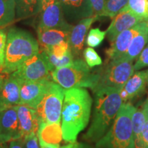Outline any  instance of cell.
<instances>
[{
  "instance_id": "cell-30",
  "label": "cell",
  "mask_w": 148,
  "mask_h": 148,
  "mask_svg": "<svg viewBox=\"0 0 148 148\" xmlns=\"http://www.w3.org/2000/svg\"><path fill=\"white\" fill-rule=\"evenodd\" d=\"M84 61L90 68L99 66L102 64V60L92 47H86L83 51Z\"/></svg>"
},
{
  "instance_id": "cell-6",
  "label": "cell",
  "mask_w": 148,
  "mask_h": 148,
  "mask_svg": "<svg viewBox=\"0 0 148 148\" xmlns=\"http://www.w3.org/2000/svg\"><path fill=\"white\" fill-rule=\"evenodd\" d=\"M108 62V64L101 68L100 78L93 92L103 88L121 90L134 73L132 61L116 60Z\"/></svg>"
},
{
  "instance_id": "cell-44",
  "label": "cell",
  "mask_w": 148,
  "mask_h": 148,
  "mask_svg": "<svg viewBox=\"0 0 148 148\" xmlns=\"http://www.w3.org/2000/svg\"><path fill=\"white\" fill-rule=\"evenodd\" d=\"M147 84H148V73H147Z\"/></svg>"
},
{
  "instance_id": "cell-36",
  "label": "cell",
  "mask_w": 148,
  "mask_h": 148,
  "mask_svg": "<svg viewBox=\"0 0 148 148\" xmlns=\"http://www.w3.org/2000/svg\"><path fill=\"white\" fill-rule=\"evenodd\" d=\"M9 148H25V140L23 138L11 141Z\"/></svg>"
},
{
  "instance_id": "cell-24",
  "label": "cell",
  "mask_w": 148,
  "mask_h": 148,
  "mask_svg": "<svg viewBox=\"0 0 148 148\" xmlns=\"http://www.w3.org/2000/svg\"><path fill=\"white\" fill-rule=\"evenodd\" d=\"M15 0H0V26L11 23L16 16Z\"/></svg>"
},
{
  "instance_id": "cell-26",
  "label": "cell",
  "mask_w": 148,
  "mask_h": 148,
  "mask_svg": "<svg viewBox=\"0 0 148 148\" xmlns=\"http://www.w3.org/2000/svg\"><path fill=\"white\" fill-rule=\"evenodd\" d=\"M129 0H105L103 16L114 18L128 3Z\"/></svg>"
},
{
  "instance_id": "cell-29",
  "label": "cell",
  "mask_w": 148,
  "mask_h": 148,
  "mask_svg": "<svg viewBox=\"0 0 148 148\" xmlns=\"http://www.w3.org/2000/svg\"><path fill=\"white\" fill-rule=\"evenodd\" d=\"M43 50L46 52L51 53L57 58H61L64 56H65L71 49H70L69 40H66V41L61 42L56 45L45 47Z\"/></svg>"
},
{
  "instance_id": "cell-4",
  "label": "cell",
  "mask_w": 148,
  "mask_h": 148,
  "mask_svg": "<svg viewBox=\"0 0 148 148\" xmlns=\"http://www.w3.org/2000/svg\"><path fill=\"white\" fill-rule=\"evenodd\" d=\"M101 68L91 71L84 60L78 58L69 65L51 72L53 82L64 89L75 88H90L93 90L97 86L101 75Z\"/></svg>"
},
{
  "instance_id": "cell-22",
  "label": "cell",
  "mask_w": 148,
  "mask_h": 148,
  "mask_svg": "<svg viewBox=\"0 0 148 148\" xmlns=\"http://www.w3.org/2000/svg\"><path fill=\"white\" fill-rule=\"evenodd\" d=\"M146 121L145 115L142 108V104L135 108L132 118V125L134 140L136 148H143L142 133Z\"/></svg>"
},
{
  "instance_id": "cell-31",
  "label": "cell",
  "mask_w": 148,
  "mask_h": 148,
  "mask_svg": "<svg viewBox=\"0 0 148 148\" xmlns=\"http://www.w3.org/2000/svg\"><path fill=\"white\" fill-rule=\"evenodd\" d=\"M148 66V43L144 47L141 52L138 56L136 63L134 64V71H139Z\"/></svg>"
},
{
  "instance_id": "cell-20",
  "label": "cell",
  "mask_w": 148,
  "mask_h": 148,
  "mask_svg": "<svg viewBox=\"0 0 148 148\" xmlns=\"http://www.w3.org/2000/svg\"><path fill=\"white\" fill-rule=\"evenodd\" d=\"M71 30L62 29H38V41L43 47L52 46L62 41L69 40Z\"/></svg>"
},
{
  "instance_id": "cell-14",
  "label": "cell",
  "mask_w": 148,
  "mask_h": 148,
  "mask_svg": "<svg viewBox=\"0 0 148 148\" xmlns=\"http://www.w3.org/2000/svg\"><path fill=\"white\" fill-rule=\"evenodd\" d=\"M22 84L21 81L12 74L5 79L0 90V112L19 104Z\"/></svg>"
},
{
  "instance_id": "cell-33",
  "label": "cell",
  "mask_w": 148,
  "mask_h": 148,
  "mask_svg": "<svg viewBox=\"0 0 148 148\" xmlns=\"http://www.w3.org/2000/svg\"><path fill=\"white\" fill-rule=\"evenodd\" d=\"M91 5L94 16H103V9H104L105 0H88Z\"/></svg>"
},
{
  "instance_id": "cell-10",
  "label": "cell",
  "mask_w": 148,
  "mask_h": 148,
  "mask_svg": "<svg viewBox=\"0 0 148 148\" xmlns=\"http://www.w3.org/2000/svg\"><path fill=\"white\" fill-rule=\"evenodd\" d=\"M52 81L49 78L22 84L20 92L19 104L25 105L33 109L37 108L42 99L47 92Z\"/></svg>"
},
{
  "instance_id": "cell-42",
  "label": "cell",
  "mask_w": 148,
  "mask_h": 148,
  "mask_svg": "<svg viewBox=\"0 0 148 148\" xmlns=\"http://www.w3.org/2000/svg\"><path fill=\"white\" fill-rule=\"evenodd\" d=\"M0 148H6V146L4 145V143H0Z\"/></svg>"
},
{
  "instance_id": "cell-17",
  "label": "cell",
  "mask_w": 148,
  "mask_h": 148,
  "mask_svg": "<svg viewBox=\"0 0 148 148\" xmlns=\"http://www.w3.org/2000/svg\"><path fill=\"white\" fill-rule=\"evenodd\" d=\"M64 16L71 21H80L93 16L91 5L88 0H60Z\"/></svg>"
},
{
  "instance_id": "cell-43",
  "label": "cell",
  "mask_w": 148,
  "mask_h": 148,
  "mask_svg": "<svg viewBox=\"0 0 148 148\" xmlns=\"http://www.w3.org/2000/svg\"><path fill=\"white\" fill-rule=\"evenodd\" d=\"M68 147H69V145H66L62 146L60 148H68Z\"/></svg>"
},
{
  "instance_id": "cell-37",
  "label": "cell",
  "mask_w": 148,
  "mask_h": 148,
  "mask_svg": "<svg viewBox=\"0 0 148 148\" xmlns=\"http://www.w3.org/2000/svg\"><path fill=\"white\" fill-rule=\"evenodd\" d=\"M142 108H143L144 114L145 115V118L148 119V97L146 99V100L143 103V104H142Z\"/></svg>"
},
{
  "instance_id": "cell-28",
  "label": "cell",
  "mask_w": 148,
  "mask_h": 148,
  "mask_svg": "<svg viewBox=\"0 0 148 148\" xmlns=\"http://www.w3.org/2000/svg\"><path fill=\"white\" fill-rule=\"evenodd\" d=\"M45 52L47 56L49 62H50L51 65L53 67V70L58 69V68L60 67H63V66L69 65V64H71L72 62H73V60H75L71 50L61 58H57L56 57L51 54V53L46 52V51H45Z\"/></svg>"
},
{
  "instance_id": "cell-41",
  "label": "cell",
  "mask_w": 148,
  "mask_h": 148,
  "mask_svg": "<svg viewBox=\"0 0 148 148\" xmlns=\"http://www.w3.org/2000/svg\"><path fill=\"white\" fill-rule=\"evenodd\" d=\"M3 83H4V80H3V78L2 75H1V74H0V90H1V88H2Z\"/></svg>"
},
{
  "instance_id": "cell-11",
  "label": "cell",
  "mask_w": 148,
  "mask_h": 148,
  "mask_svg": "<svg viewBox=\"0 0 148 148\" xmlns=\"http://www.w3.org/2000/svg\"><path fill=\"white\" fill-rule=\"evenodd\" d=\"M23 138L18 123L16 106L0 112V143Z\"/></svg>"
},
{
  "instance_id": "cell-23",
  "label": "cell",
  "mask_w": 148,
  "mask_h": 148,
  "mask_svg": "<svg viewBox=\"0 0 148 148\" xmlns=\"http://www.w3.org/2000/svg\"><path fill=\"white\" fill-rule=\"evenodd\" d=\"M42 0H15L16 16L26 18L40 12Z\"/></svg>"
},
{
  "instance_id": "cell-27",
  "label": "cell",
  "mask_w": 148,
  "mask_h": 148,
  "mask_svg": "<svg viewBox=\"0 0 148 148\" xmlns=\"http://www.w3.org/2000/svg\"><path fill=\"white\" fill-rule=\"evenodd\" d=\"M106 36V30L102 31L99 28L91 29L85 39V43L90 47L99 46Z\"/></svg>"
},
{
  "instance_id": "cell-40",
  "label": "cell",
  "mask_w": 148,
  "mask_h": 148,
  "mask_svg": "<svg viewBox=\"0 0 148 148\" xmlns=\"http://www.w3.org/2000/svg\"><path fill=\"white\" fill-rule=\"evenodd\" d=\"M68 145H69L68 148H78L79 143H76V142H74V143H69Z\"/></svg>"
},
{
  "instance_id": "cell-16",
  "label": "cell",
  "mask_w": 148,
  "mask_h": 148,
  "mask_svg": "<svg viewBox=\"0 0 148 148\" xmlns=\"http://www.w3.org/2000/svg\"><path fill=\"white\" fill-rule=\"evenodd\" d=\"M148 70L137 71L133 73L120 91L123 103L130 102L143 95L147 84Z\"/></svg>"
},
{
  "instance_id": "cell-1",
  "label": "cell",
  "mask_w": 148,
  "mask_h": 148,
  "mask_svg": "<svg viewBox=\"0 0 148 148\" xmlns=\"http://www.w3.org/2000/svg\"><path fill=\"white\" fill-rule=\"evenodd\" d=\"M92 99L85 88L65 90L61 114L62 138L74 143L89 122Z\"/></svg>"
},
{
  "instance_id": "cell-15",
  "label": "cell",
  "mask_w": 148,
  "mask_h": 148,
  "mask_svg": "<svg viewBox=\"0 0 148 148\" xmlns=\"http://www.w3.org/2000/svg\"><path fill=\"white\" fill-rule=\"evenodd\" d=\"M99 18V17L96 16L83 18L72 27L69 35V43L70 49L74 57L79 56L81 54L88 30L92 24Z\"/></svg>"
},
{
  "instance_id": "cell-7",
  "label": "cell",
  "mask_w": 148,
  "mask_h": 148,
  "mask_svg": "<svg viewBox=\"0 0 148 148\" xmlns=\"http://www.w3.org/2000/svg\"><path fill=\"white\" fill-rule=\"evenodd\" d=\"M65 89L54 82L36 109L40 123H60Z\"/></svg>"
},
{
  "instance_id": "cell-5",
  "label": "cell",
  "mask_w": 148,
  "mask_h": 148,
  "mask_svg": "<svg viewBox=\"0 0 148 148\" xmlns=\"http://www.w3.org/2000/svg\"><path fill=\"white\" fill-rule=\"evenodd\" d=\"M135 107L123 103L113 124L95 143V148H136L133 136L132 118Z\"/></svg>"
},
{
  "instance_id": "cell-21",
  "label": "cell",
  "mask_w": 148,
  "mask_h": 148,
  "mask_svg": "<svg viewBox=\"0 0 148 148\" xmlns=\"http://www.w3.org/2000/svg\"><path fill=\"white\" fill-rule=\"evenodd\" d=\"M148 43V25L139 34L133 38L128 49L123 55L118 58L120 60L134 61Z\"/></svg>"
},
{
  "instance_id": "cell-18",
  "label": "cell",
  "mask_w": 148,
  "mask_h": 148,
  "mask_svg": "<svg viewBox=\"0 0 148 148\" xmlns=\"http://www.w3.org/2000/svg\"><path fill=\"white\" fill-rule=\"evenodd\" d=\"M17 116L23 138L32 134H37L39 127V119L36 110L25 105L16 106Z\"/></svg>"
},
{
  "instance_id": "cell-34",
  "label": "cell",
  "mask_w": 148,
  "mask_h": 148,
  "mask_svg": "<svg viewBox=\"0 0 148 148\" xmlns=\"http://www.w3.org/2000/svg\"><path fill=\"white\" fill-rule=\"evenodd\" d=\"M25 140V148H40L38 143L37 134H32L27 137L24 138Z\"/></svg>"
},
{
  "instance_id": "cell-39",
  "label": "cell",
  "mask_w": 148,
  "mask_h": 148,
  "mask_svg": "<svg viewBox=\"0 0 148 148\" xmlns=\"http://www.w3.org/2000/svg\"><path fill=\"white\" fill-rule=\"evenodd\" d=\"M78 148H92V147L86 143H79Z\"/></svg>"
},
{
  "instance_id": "cell-38",
  "label": "cell",
  "mask_w": 148,
  "mask_h": 148,
  "mask_svg": "<svg viewBox=\"0 0 148 148\" xmlns=\"http://www.w3.org/2000/svg\"><path fill=\"white\" fill-rule=\"evenodd\" d=\"M40 148H60L59 145H47V144H39Z\"/></svg>"
},
{
  "instance_id": "cell-25",
  "label": "cell",
  "mask_w": 148,
  "mask_h": 148,
  "mask_svg": "<svg viewBox=\"0 0 148 148\" xmlns=\"http://www.w3.org/2000/svg\"><path fill=\"white\" fill-rule=\"evenodd\" d=\"M126 7L144 21H148V0H129Z\"/></svg>"
},
{
  "instance_id": "cell-32",
  "label": "cell",
  "mask_w": 148,
  "mask_h": 148,
  "mask_svg": "<svg viewBox=\"0 0 148 148\" xmlns=\"http://www.w3.org/2000/svg\"><path fill=\"white\" fill-rule=\"evenodd\" d=\"M7 34L3 29H0V71H2L5 61Z\"/></svg>"
},
{
  "instance_id": "cell-12",
  "label": "cell",
  "mask_w": 148,
  "mask_h": 148,
  "mask_svg": "<svg viewBox=\"0 0 148 148\" xmlns=\"http://www.w3.org/2000/svg\"><path fill=\"white\" fill-rule=\"evenodd\" d=\"M148 25V21L140 22L131 28L120 33L115 40L111 42L110 47L106 49L107 62L117 60L128 49L133 38L139 34Z\"/></svg>"
},
{
  "instance_id": "cell-3",
  "label": "cell",
  "mask_w": 148,
  "mask_h": 148,
  "mask_svg": "<svg viewBox=\"0 0 148 148\" xmlns=\"http://www.w3.org/2000/svg\"><path fill=\"white\" fill-rule=\"evenodd\" d=\"M39 52L38 41L30 33L12 28L7 34L4 65L1 72L11 74L27 59Z\"/></svg>"
},
{
  "instance_id": "cell-13",
  "label": "cell",
  "mask_w": 148,
  "mask_h": 148,
  "mask_svg": "<svg viewBox=\"0 0 148 148\" xmlns=\"http://www.w3.org/2000/svg\"><path fill=\"white\" fill-rule=\"evenodd\" d=\"M144 21L126 6L123 8L114 18L106 29V35L109 41L113 42L120 33L134 27L140 22Z\"/></svg>"
},
{
  "instance_id": "cell-8",
  "label": "cell",
  "mask_w": 148,
  "mask_h": 148,
  "mask_svg": "<svg viewBox=\"0 0 148 148\" xmlns=\"http://www.w3.org/2000/svg\"><path fill=\"white\" fill-rule=\"evenodd\" d=\"M53 71L47 54L42 50L25 60L16 71L11 74L19 79L22 83H25L49 78Z\"/></svg>"
},
{
  "instance_id": "cell-9",
  "label": "cell",
  "mask_w": 148,
  "mask_h": 148,
  "mask_svg": "<svg viewBox=\"0 0 148 148\" xmlns=\"http://www.w3.org/2000/svg\"><path fill=\"white\" fill-rule=\"evenodd\" d=\"M38 29H62L71 30L73 26L66 21L60 0H42Z\"/></svg>"
},
{
  "instance_id": "cell-35",
  "label": "cell",
  "mask_w": 148,
  "mask_h": 148,
  "mask_svg": "<svg viewBox=\"0 0 148 148\" xmlns=\"http://www.w3.org/2000/svg\"><path fill=\"white\" fill-rule=\"evenodd\" d=\"M142 141H143V148H148V119H146L143 130Z\"/></svg>"
},
{
  "instance_id": "cell-19",
  "label": "cell",
  "mask_w": 148,
  "mask_h": 148,
  "mask_svg": "<svg viewBox=\"0 0 148 148\" xmlns=\"http://www.w3.org/2000/svg\"><path fill=\"white\" fill-rule=\"evenodd\" d=\"M37 137L39 144L59 145L62 138L60 123H40Z\"/></svg>"
},
{
  "instance_id": "cell-2",
  "label": "cell",
  "mask_w": 148,
  "mask_h": 148,
  "mask_svg": "<svg viewBox=\"0 0 148 148\" xmlns=\"http://www.w3.org/2000/svg\"><path fill=\"white\" fill-rule=\"evenodd\" d=\"M120 91L115 88H103L93 92V114L89 128L84 135L85 140L96 143L110 130L123 104Z\"/></svg>"
}]
</instances>
